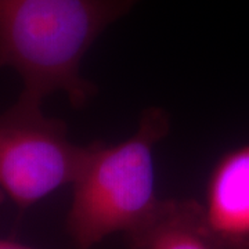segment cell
Segmentation results:
<instances>
[{"label": "cell", "instance_id": "6da1fadb", "mask_svg": "<svg viewBox=\"0 0 249 249\" xmlns=\"http://www.w3.org/2000/svg\"><path fill=\"white\" fill-rule=\"evenodd\" d=\"M139 0H0V70L22 82L17 103L42 108L46 97L64 93L72 107L97 93L80 65L101 34Z\"/></svg>", "mask_w": 249, "mask_h": 249}, {"label": "cell", "instance_id": "7a4b0ae2", "mask_svg": "<svg viewBox=\"0 0 249 249\" xmlns=\"http://www.w3.org/2000/svg\"><path fill=\"white\" fill-rule=\"evenodd\" d=\"M170 129L168 112L150 107L137 132L127 140L86 145L85 158L72 181V199L65 229L76 249L96 247L112 234L127 235L154 212V150Z\"/></svg>", "mask_w": 249, "mask_h": 249}, {"label": "cell", "instance_id": "3957f363", "mask_svg": "<svg viewBox=\"0 0 249 249\" xmlns=\"http://www.w3.org/2000/svg\"><path fill=\"white\" fill-rule=\"evenodd\" d=\"M86 145L68 137L67 124L42 108L14 103L0 114V190L21 211L72 184Z\"/></svg>", "mask_w": 249, "mask_h": 249}, {"label": "cell", "instance_id": "277c9868", "mask_svg": "<svg viewBox=\"0 0 249 249\" xmlns=\"http://www.w3.org/2000/svg\"><path fill=\"white\" fill-rule=\"evenodd\" d=\"M199 205L212 248L249 249V142L217 160Z\"/></svg>", "mask_w": 249, "mask_h": 249}, {"label": "cell", "instance_id": "5b68a950", "mask_svg": "<svg viewBox=\"0 0 249 249\" xmlns=\"http://www.w3.org/2000/svg\"><path fill=\"white\" fill-rule=\"evenodd\" d=\"M126 240L129 249H213L205 232L201 205L190 198L160 199Z\"/></svg>", "mask_w": 249, "mask_h": 249}, {"label": "cell", "instance_id": "8992f818", "mask_svg": "<svg viewBox=\"0 0 249 249\" xmlns=\"http://www.w3.org/2000/svg\"><path fill=\"white\" fill-rule=\"evenodd\" d=\"M0 249H35L24 245V244H19L16 241L6 240V238H0Z\"/></svg>", "mask_w": 249, "mask_h": 249}, {"label": "cell", "instance_id": "52a82bcc", "mask_svg": "<svg viewBox=\"0 0 249 249\" xmlns=\"http://www.w3.org/2000/svg\"><path fill=\"white\" fill-rule=\"evenodd\" d=\"M3 199H4V194H3V191L0 190V202H3Z\"/></svg>", "mask_w": 249, "mask_h": 249}]
</instances>
